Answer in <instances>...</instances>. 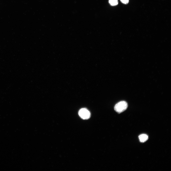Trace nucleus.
<instances>
[{
	"instance_id": "1",
	"label": "nucleus",
	"mask_w": 171,
	"mask_h": 171,
	"mask_svg": "<svg viewBox=\"0 0 171 171\" xmlns=\"http://www.w3.org/2000/svg\"><path fill=\"white\" fill-rule=\"evenodd\" d=\"M128 106L127 102L125 101H120L115 105L114 107L115 110L119 113H120L126 110Z\"/></svg>"
},
{
	"instance_id": "2",
	"label": "nucleus",
	"mask_w": 171,
	"mask_h": 171,
	"mask_svg": "<svg viewBox=\"0 0 171 171\" xmlns=\"http://www.w3.org/2000/svg\"><path fill=\"white\" fill-rule=\"evenodd\" d=\"M78 114L80 116L82 119H89L90 116V113L86 108H82L79 111Z\"/></svg>"
},
{
	"instance_id": "3",
	"label": "nucleus",
	"mask_w": 171,
	"mask_h": 171,
	"mask_svg": "<svg viewBox=\"0 0 171 171\" xmlns=\"http://www.w3.org/2000/svg\"><path fill=\"white\" fill-rule=\"evenodd\" d=\"M139 138L140 142H144L148 139V136L146 134H142L139 136Z\"/></svg>"
},
{
	"instance_id": "4",
	"label": "nucleus",
	"mask_w": 171,
	"mask_h": 171,
	"mask_svg": "<svg viewBox=\"0 0 171 171\" xmlns=\"http://www.w3.org/2000/svg\"><path fill=\"white\" fill-rule=\"evenodd\" d=\"M109 3L112 6H115L118 4V0H109Z\"/></svg>"
},
{
	"instance_id": "5",
	"label": "nucleus",
	"mask_w": 171,
	"mask_h": 171,
	"mask_svg": "<svg viewBox=\"0 0 171 171\" xmlns=\"http://www.w3.org/2000/svg\"><path fill=\"white\" fill-rule=\"evenodd\" d=\"M121 2L125 4H127L129 2V0H120Z\"/></svg>"
}]
</instances>
